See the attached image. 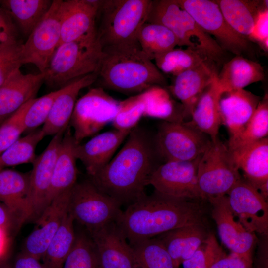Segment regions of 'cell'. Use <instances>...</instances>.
<instances>
[{
    "instance_id": "7",
    "label": "cell",
    "mask_w": 268,
    "mask_h": 268,
    "mask_svg": "<svg viewBox=\"0 0 268 268\" xmlns=\"http://www.w3.org/2000/svg\"><path fill=\"white\" fill-rule=\"evenodd\" d=\"M241 177L227 146L219 138L211 140L198 166L197 184L202 199L226 195Z\"/></svg>"
},
{
    "instance_id": "2",
    "label": "cell",
    "mask_w": 268,
    "mask_h": 268,
    "mask_svg": "<svg viewBox=\"0 0 268 268\" xmlns=\"http://www.w3.org/2000/svg\"><path fill=\"white\" fill-rule=\"evenodd\" d=\"M200 205L156 191L122 211L116 223L131 245L186 225L202 223Z\"/></svg>"
},
{
    "instance_id": "12",
    "label": "cell",
    "mask_w": 268,
    "mask_h": 268,
    "mask_svg": "<svg viewBox=\"0 0 268 268\" xmlns=\"http://www.w3.org/2000/svg\"><path fill=\"white\" fill-rule=\"evenodd\" d=\"M67 129L53 135L44 150L36 156L30 171L29 187L19 226L25 222H35L46 208V200L61 143Z\"/></svg>"
},
{
    "instance_id": "5",
    "label": "cell",
    "mask_w": 268,
    "mask_h": 268,
    "mask_svg": "<svg viewBox=\"0 0 268 268\" xmlns=\"http://www.w3.org/2000/svg\"><path fill=\"white\" fill-rule=\"evenodd\" d=\"M146 22L167 28L176 37L179 46L199 51L216 65L225 61L226 52L175 0H152Z\"/></svg>"
},
{
    "instance_id": "36",
    "label": "cell",
    "mask_w": 268,
    "mask_h": 268,
    "mask_svg": "<svg viewBox=\"0 0 268 268\" xmlns=\"http://www.w3.org/2000/svg\"><path fill=\"white\" fill-rule=\"evenodd\" d=\"M137 40L151 60L178 46L176 37L169 29L162 25L147 22L139 28Z\"/></svg>"
},
{
    "instance_id": "46",
    "label": "cell",
    "mask_w": 268,
    "mask_h": 268,
    "mask_svg": "<svg viewBox=\"0 0 268 268\" xmlns=\"http://www.w3.org/2000/svg\"><path fill=\"white\" fill-rule=\"evenodd\" d=\"M248 40L257 42L265 52L268 49V9L261 10L256 17L252 32Z\"/></svg>"
},
{
    "instance_id": "24",
    "label": "cell",
    "mask_w": 268,
    "mask_h": 268,
    "mask_svg": "<svg viewBox=\"0 0 268 268\" xmlns=\"http://www.w3.org/2000/svg\"><path fill=\"white\" fill-rule=\"evenodd\" d=\"M98 73L76 78L60 89L51 106L46 121L41 129L45 136L54 135L67 129L72 116L80 91L93 84Z\"/></svg>"
},
{
    "instance_id": "20",
    "label": "cell",
    "mask_w": 268,
    "mask_h": 268,
    "mask_svg": "<svg viewBox=\"0 0 268 268\" xmlns=\"http://www.w3.org/2000/svg\"><path fill=\"white\" fill-rule=\"evenodd\" d=\"M218 73L216 66L207 62L174 76L170 90L182 106L183 120L191 118L199 97Z\"/></svg>"
},
{
    "instance_id": "18",
    "label": "cell",
    "mask_w": 268,
    "mask_h": 268,
    "mask_svg": "<svg viewBox=\"0 0 268 268\" xmlns=\"http://www.w3.org/2000/svg\"><path fill=\"white\" fill-rule=\"evenodd\" d=\"M71 190L56 197L45 209L36 221V228L26 239L22 252L41 260L68 212Z\"/></svg>"
},
{
    "instance_id": "51",
    "label": "cell",
    "mask_w": 268,
    "mask_h": 268,
    "mask_svg": "<svg viewBox=\"0 0 268 268\" xmlns=\"http://www.w3.org/2000/svg\"><path fill=\"white\" fill-rule=\"evenodd\" d=\"M0 268H13V265L5 260L0 261Z\"/></svg>"
},
{
    "instance_id": "22",
    "label": "cell",
    "mask_w": 268,
    "mask_h": 268,
    "mask_svg": "<svg viewBox=\"0 0 268 268\" xmlns=\"http://www.w3.org/2000/svg\"><path fill=\"white\" fill-rule=\"evenodd\" d=\"M131 131L114 130L103 132L88 141L76 145L75 156L84 166L90 177L103 168L112 157Z\"/></svg>"
},
{
    "instance_id": "19",
    "label": "cell",
    "mask_w": 268,
    "mask_h": 268,
    "mask_svg": "<svg viewBox=\"0 0 268 268\" xmlns=\"http://www.w3.org/2000/svg\"><path fill=\"white\" fill-rule=\"evenodd\" d=\"M100 2L94 0L61 1L58 10L61 27L59 45L77 40L96 30Z\"/></svg>"
},
{
    "instance_id": "48",
    "label": "cell",
    "mask_w": 268,
    "mask_h": 268,
    "mask_svg": "<svg viewBox=\"0 0 268 268\" xmlns=\"http://www.w3.org/2000/svg\"><path fill=\"white\" fill-rule=\"evenodd\" d=\"M18 39L17 26L9 14L0 7V44Z\"/></svg>"
},
{
    "instance_id": "3",
    "label": "cell",
    "mask_w": 268,
    "mask_h": 268,
    "mask_svg": "<svg viewBox=\"0 0 268 268\" xmlns=\"http://www.w3.org/2000/svg\"><path fill=\"white\" fill-rule=\"evenodd\" d=\"M98 79V87L132 96L167 84L165 76L137 40L103 48Z\"/></svg>"
},
{
    "instance_id": "17",
    "label": "cell",
    "mask_w": 268,
    "mask_h": 268,
    "mask_svg": "<svg viewBox=\"0 0 268 268\" xmlns=\"http://www.w3.org/2000/svg\"><path fill=\"white\" fill-rule=\"evenodd\" d=\"M219 237L231 253L252 257L255 233L247 231L234 216L226 195L208 200Z\"/></svg>"
},
{
    "instance_id": "6",
    "label": "cell",
    "mask_w": 268,
    "mask_h": 268,
    "mask_svg": "<svg viewBox=\"0 0 268 268\" xmlns=\"http://www.w3.org/2000/svg\"><path fill=\"white\" fill-rule=\"evenodd\" d=\"M151 3V0H100L96 30L102 48L137 40Z\"/></svg>"
},
{
    "instance_id": "9",
    "label": "cell",
    "mask_w": 268,
    "mask_h": 268,
    "mask_svg": "<svg viewBox=\"0 0 268 268\" xmlns=\"http://www.w3.org/2000/svg\"><path fill=\"white\" fill-rule=\"evenodd\" d=\"M153 142L157 155L165 162L186 161L201 156L211 140L187 122L164 121Z\"/></svg>"
},
{
    "instance_id": "28",
    "label": "cell",
    "mask_w": 268,
    "mask_h": 268,
    "mask_svg": "<svg viewBox=\"0 0 268 268\" xmlns=\"http://www.w3.org/2000/svg\"><path fill=\"white\" fill-rule=\"evenodd\" d=\"M264 78V69L260 64L242 55H235L224 64L217 74V80L223 93L244 89Z\"/></svg>"
},
{
    "instance_id": "39",
    "label": "cell",
    "mask_w": 268,
    "mask_h": 268,
    "mask_svg": "<svg viewBox=\"0 0 268 268\" xmlns=\"http://www.w3.org/2000/svg\"><path fill=\"white\" fill-rule=\"evenodd\" d=\"M130 245L139 268H177L158 237L143 239Z\"/></svg>"
},
{
    "instance_id": "49",
    "label": "cell",
    "mask_w": 268,
    "mask_h": 268,
    "mask_svg": "<svg viewBox=\"0 0 268 268\" xmlns=\"http://www.w3.org/2000/svg\"><path fill=\"white\" fill-rule=\"evenodd\" d=\"M13 268H45L40 260L23 252L16 256Z\"/></svg>"
},
{
    "instance_id": "4",
    "label": "cell",
    "mask_w": 268,
    "mask_h": 268,
    "mask_svg": "<svg viewBox=\"0 0 268 268\" xmlns=\"http://www.w3.org/2000/svg\"><path fill=\"white\" fill-rule=\"evenodd\" d=\"M102 55L96 30L62 43L56 49L44 73V83L58 90L76 78L98 73Z\"/></svg>"
},
{
    "instance_id": "47",
    "label": "cell",
    "mask_w": 268,
    "mask_h": 268,
    "mask_svg": "<svg viewBox=\"0 0 268 268\" xmlns=\"http://www.w3.org/2000/svg\"><path fill=\"white\" fill-rule=\"evenodd\" d=\"M211 268H253L251 257L231 253L217 260Z\"/></svg>"
},
{
    "instance_id": "42",
    "label": "cell",
    "mask_w": 268,
    "mask_h": 268,
    "mask_svg": "<svg viewBox=\"0 0 268 268\" xmlns=\"http://www.w3.org/2000/svg\"><path fill=\"white\" fill-rule=\"evenodd\" d=\"M225 255L215 235L209 233L192 256L182 264L183 268H211Z\"/></svg>"
},
{
    "instance_id": "29",
    "label": "cell",
    "mask_w": 268,
    "mask_h": 268,
    "mask_svg": "<svg viewBox=\"0 0 268 268\" xmlns=\"http://www.w3.org/2000/svg\"><path fill=\"white\" fill-rule=\"evenodd\" d=\"M231 154L238 170L243 171V178L257 190L268 182V137Z\"/></svg>"
},
{
    "instance_id": "23",
    "label": "cell",
    "mask_w": 268,
    "mask_h": 268,
    "mask_svg": "<svg viewBox=\"0 0 268 268\" xmlns=\"http://www.w3.org/2000/svg\"><path fill=\"white\" fill-rule=\"evenodd\" d=\"M262 98L242 89L223 92L219 105L222 124L227 128L231 140L244 129Z\"/></svg>"
},
{
    "instance_id": "25",
    "label": "cell",
    "mask_w": 268,
    "mask_h": 268,
    "mask_svg": "<svg viewBox=\"0 0 268 268\" xmlns=\"http://www.w3.org/2000/svg\"><path fill=\"white\" fill-rule=\"evenodd\" d=\"M77 145L68 125L64 134L55 161L46 208L56 197L71 190L77 182V159L75 153Z\"/></svg>"
},
{
    "instance_id": "40",
    "label": "cell",
    "mask_w": 268,
    "mask_h": 268,
    "mask_svg": "<svg viewBox=\"0 0 268 268\" xmlns=\"http://www.w3.org/2000/svg\"><path fill=\"white\" fill-rule=\"evenodd\" d=\"M63 268H101L95 246L89 234L76 233L74 244Z\"/></svg>"
},
{
    "instance_id": "50",
    "label": "cell",
    "mask_w": 268,
    "mask_h": 268,
    "mask_svg": "<svg viewBox=\"0 0 268 268\" xmlns=\"http://www.w3.org/2000/svg\"><path fill=\"white\" fill-rule=\"evenodd\" d=\"M13 227L18 228L16 217L6 206L0 202V230L6 231Z\"/></svg>"
},
{
    "instance_id": "13",
    "label": "cell",
    "mask_w": 268,
    "mask_h": 268,
    "mask_svg": "<svg viewBox=\"0 0 268 268\" xmlns=\"http://www.w3.org/2000/svg\"><path fill=\"white\" fill-rule=\"evenodd\" d=\"M61 1L53 0L47 13L22 45L23 65H34L41 73L46 71L60 41L61 27L58 10Z\"/></svg>"
},
{
    "instance_id": "41",
    "label": "cell",
    "mask_w": 268,
    "mask_h": 268,
    "mask_svg": "<svg viewBox=\"0 0 268 268\" xmlns=\"http://www.w3.org/2000/svg\"><path fill=\"white\" fill-rule=\"evenodd\" d=\"M144 105L140 94L120 102L118 111L112 122L115 129L131 131L143 116Z\"/></svg>"
},
{
    "instance_id": "11",
    "label": "cell",
    "mask_w": 268,
    "mask_h": 268,
    "mask_svg": "<svg viewBox=\"0 0 268 268\" xmlns=\"http://www.w3.org/2000/svg\"><path fill=\"white\" fill-rule=\"evenodd\" d=\"M201 28L213 38L226 52L250 54V41L235 32L227 23L214 0H175Z\"/></svg>"
},
{
    "instance_id": "21",
    "label": "cell",
    "mask_w": 268,
    "mask_h": 268,
    "mask_svg": "<svg viewBox=\"0 0 268 268\" xmlns=\"http://www.w3.org/2000/svg\"><path fill=\"white\" fill-rule=\"evenodd\" d=\"M45 73H13L0 86V125L35 96L45 81Z\"/></svg>"
},
{
    "instance_id": "10",
    "label": "cell",
    "mask_w": 268,
    "mask_h": 268,
    "mask_svg": "<svg viewBox=\"0 0 268 268\" xmlns=\"http://www.w3.org/2000/svg\"><path fill=\"white\" fill-rule=\"evenodd\" d=\"M119 103L100 87L91 88L77 99L69 123L76 144L112 123Z\"/></svg>"
},
{
    "instance_id": "32",
    "label": "cell",
    "mask_w": 268,
    "mask_h": 268,
    "mask_svg": "<svg viewBox=\"0 0 268 268\" xmlns=\"http://www.w3.org/2000/svg\"><path fill=\"white\" fill-rule=\"evenodd\" d=\"M49 0H0L1 7L9 14L23 34L28 36L47 13L52 3Z\"/></svg>"
},
{
    "instance_id": "45",
    "label": "cell",
    "mask_w": 268,
    "mask_h": 268,
    "mask_svg": "<svg viewBox=\"0 0 268 268\" xmlns=\"http://www.w3.org/2000/svg\"><path fill=\"white\" fill-rule=\"evenodd\" d=\"M60 89L55 90L39 98L33 99L25 114V132L28 133L43 125L47 120L53 103L59 93Z\"/></svg>"
},
{
    "instance_id": "33",
    "label": "cell",
    "mask_w": 268,
    "mask_h": 268,
    "mask_svg": "<svg viewBox=\"0 0 268 268\" xmlns=\"http://www.w3.org/2000/svg\"><path fill=\"white\" fill-rule=\"evenodd\" d=\"M74 222L68 212L41 259L45 268H63L76 239Z\"/></svg>"
},
{
    "instance_id": "15",
    "label": "cell",
    "mask_w": 268,
    "mask_h": 268,
    "mask_svg": "<svg viewBox=\"0 0 268 268\" xmlns=\"http://www.w3.org/2000/svg\"><path fill=\"white\" fill-rule=\"evenodd\" d=\"M226 196L231 211L247 231L268 234V201L256 189L241 177Z\"/></svg>"
},
{
    "instance_id": "8",
    "label": "cell",
    "mask_w": 268,
    "mask_h": 268,
    "mask_svg": "<svg viewBox=\"0 0 268 268\" xmlns=\"http://www.w3.org/2000/svg\"><path fill=\"white\" fill-rule=\"evenodd\" d=\"M120 206L89 180L77 182L71 189L68 212L90 231L116 222L122 212Z\"/></svg>"
},
{
    "instance_id": "27",
    "label": "cell",
    "mask_w": 268,
    "mask_h": 268,
    "mask_svg": "<svg viewBox=\"0 0 268 268\" xmlns=\"http://www.w3.org/2000/svg\"><path fill=\"white\" fill-rule=\"evenodd\" d=\"M208 234L202 223L181 227L162 234L158 238L166 247L176 267L190 258Z\"/></svg>"
},
{
    "instance_id": "43",
    "label": "cell",
    "mask_w": 268,
    "mask_h": 268,
    "mask_svg": "<svg viewBox=\"0 0 268 268\" xmlns=\"http://www.w3.org/2000/svg\"><path fill=\"white\" fill-rule=\"evenodd\" d=\"M34 99L27 102L0 125V154L19 139L22 134L25 132V114Z\"/></svg>"
},
{
    "instance_id": "31",
    "label": "cell",
    "mask_w": 268,
    "mask_h": 268,
    "mask_svg": "<svg viewBox=\"0 0 268 268\" xmlns=\"http://www.w3.org/2000/svg\"><path fill=\"white\" fill-rule=\"evenodd\" d=\"M30 172L4 169L0 171V201L14 215L18 228L28 194Z\"/></svg>"
},
{
    "instance_id": "1",
    "label": "cell",
    "mask_w": 268,
    "mask_h": 268,
    "mask_svg": "<svg viewBox=\"0 0 268 268\" xmlns=\"http://www.w3.org/2000/svg\"><path fill=\"white\" fill-rule=\"evenodd\" d=\"M118 153L90 180L120 205L134 203L146 194L150 176L158 166L153 140L137 126Z\"/></svg>"
},
{
    "instance_id": "14",
    "label": "cell",
    "mask_w": 268,
    "mask_h": 268,
    "mask_svg": "<svg viewBox=\"0 0 268 268\" xmlns=\"http://www.w3.org/2000/svg\"><path fill=\"white\" fill-rule=\"evenodd\" d=\"M201 156L192 161H166L152 173L149 185L155 191L171 197L201 199L197 184V170Z\"/></svg>"
},
{
    "instance_id": "35",
    "label": "cell",
    "mask_w": 268,
    "mask_h": 268,
    "mask_svg": "<svg viewBox=\"0 0 268 268\" xmlns=\"http://www.w3.org/2000/svg\"><path fill=\"white\" fill-rule=\"evenodd\" d=\"M144 105L143 116L164 121L183 122L182 105L177 106L168 92L155 86L140 93Z\"/></svg>"
},
{
    "instance_id": "30",
    "label": "cell",
    "mask_w": 268,
    "mask_h": 268,
    "mask_svg": "<svg viewBox=\"0 0 268 268\" xmlns=\"http://www.w3.org/2000/svg\"><path fill=\"white\" fill-rule=\"evenodd\" d=\"M225 20L237 33L248 40L259 12L268 0H215Z\"/></svg>"
},
{
    "instance_id": "37",
    "label": "cell",
    "mask_w": 268,
    "mask_h": 268,
    "mask_svg": "<svg viewBox=\"0 0 268 268\" xmlns=\"http://www.w3.org/2000/svg\"><path fill=\"white\" fill-rule=\"evenodd\" d=\"M154 60L156 66L162 72L173 76L203 63H212L199 51L189 48H174L158 56Z\"/></svg>"
},
{
    "instance_id": "34",
    "label": "cell",
    "mask_w": 268,
    "mask_h": 268,
    "mask_svg": "<svg viewBox=\"0 0 268 268\" xmlns=\"http://www.w3.org/2000/svg\"><path fill=\"white\" fill-rule=\"evenodd\" d=\"M268 134V96L265 94L259 102L251 119L235 138L229 140L227 146L231 153L239 152L267 137Z\"/></svg>"
},
{
    "instance_id": "38",
    "label": "cell",
    "mask_w": 268,
    "mask_h": 268,
    "mask_svg": "<svg viewBox=\"0 0 268 268\" xmlns=\"http://www.w3.org/2000/svg\"><path fill=\"white\" fill-rule=\"evenodd\" d=\"M45 136L41 129H37L20 137L0 154V171L7 167L34 162L39 143Z\"/></svg>"
},
{
    "instance_id": "16",
    "label": "cell",
    "mask_w": 268,
    "mask_h": 268,
    "mask_svg": "<svg viewBox=\"0 0 268 268\" xmlns=\"http://www.w3.org/2000/svg\"><path fill=\"white\" fill-rule=\"evenodd\" d=\"M88 232L101 268H139L132 247L116 222Z\"/></svg>"
},
{
    "instance_id": "26",
    "label": "cell",
    "mask_w": 268,
    "mask_h": 268,
    "mask_svg": "<svg viewBox=\"0 0 268 268\" xmlns=\"http://www.w3.org/2000/svg\"><path fill=\"white\" fill-rule=\"evenodd\" d=\"M222 93L216 76L199 97L192 111L191 121L187 122L213 141L218 139L222 124L219 102Z\"/></svg>"
},
{
    "instance_id": "44",
    "label": "cell",
    "mask_w": 268,
    "mask_h": 268,
    "mask_svg": "<svg viewBox=\"0 0 268 268\" xmlns=\"http://www.w3.org/2000/svg\"><path fill=\"white\" fill-rule=\"evenodd\" d=\"M22 44L18 38L0 44V86L23 65Z\"/></svg>"
}]
</instances>
